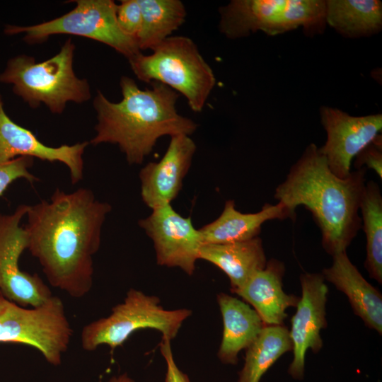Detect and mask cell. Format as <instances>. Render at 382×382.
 <instances>
[{
	"label": "cell",
	"instance_id": "28",
	"mask_svg": "<svg viewBox=\"0 0 382 382\" xmlns=\"http://www.w3.org/2000/svg\"><path fill=\"white\" fill-rule=\"evenodd\" d=\"M170 340L163 337L159 344L160 352L166 364L164 382H191L188 376L178 366L172 352Z\"/></svg>",
	"mask_w": 382,
	"mask_h": 382
},
{
	"label": "cell",
	"instance_id": "10",
	"mask_svg": "<svg viewBox=\"0 0 382 382\" xmlns=\"http://www.w3.org/2000/svg\"><path fill=\"white\" fill-rule=\"evenodd\" d=\"M28 205H19L13 213L0 214V295L21 306H38L52 296L37 274L21 270L19 260L28 250V236L21 221Z\"/></svg>",
	"mask_w": 382,
	"mask_h": 382
},
{
	"label": "cell",
	"instance_id": "23",
	"mask_svg": "<svg viewBox=\"0 0 382 382\" xmlns=\"http://www.w3.org/2000/svg\"><path fill=\"white\" fill-rule=\"evenodd\" d=\"M292 350L288 329L282 325H265L246 349L245 362L237 382H260L263 375L284 353Z\"/></svg>",
	"mask_w": 382,
	"mask_h": 382
},
{
	"label": "cell",
	"instance_id": "11",
	"mask_svg": "<svg viewBox=\"0 0 382 382\" xmlns=\"http://www.w3.org/2000/svg\"><path fill=\"white\" fill-rule=\"evenodd\" d=\"M151 211L138 225L153 241L156 263L192 275L203 244L199 229L191 217L180 215L171 204Z\"/></svg>",
	"mask_w": 382,
	"mask_h": 382
},
{
	"label": "cell",
	"instance_id": "6",
	"mask_svg": "<svg viewBox=\"0 0 382 382\" xmlns=\"http://www.w3.org/2000/svg\"><path fill=\"white\" fill-rule=\"evenodd\" d=\"M219 11V31L230 39L257 31L273 36L299 27L314 35L326 25L324 0H232Z\"/></svg>",
	"mask_w": 382,
	"mask_h": 382
},
{
	"label": "cell",
	"instance_id": "9",
	"mask_svg": "<svg viewBox=\"0 0 382 382\" xmlns=\"http://www.w3.org/2000/svg\"><path fill=\"white\" fill-rule=\"evenodd\" d=\"M73 331L60 298L52 296L31 308L0 295V342H13L37 349L52 365L62 362Z\"/></svg>",
	"mask_w": 382,
	"mask_h": 382
},
{
	"label": "cell",
	"instance_id": "22",
	"mask_svg": "<svg viewBox=\"0 0 382 382\" xmlns=\"http://www.w3.org/2000/svg\"><path fill=\"white\" fill-rule=\"evenodd\" d=\"M141 26L137 35L140 50H152L185 21L187 12L180 0H138Z\"/></svg>",
	"mask_w": 382,
	"mask_h": 382
},
{
	"label": "cell",
	"instance_id": "1",
	"mask_svg": "<svg viewBox=\"0 0 382 382\" xmlns=\"http://www.w3.org/2000/svg\"><path fill=\"white\" fill-rule=\"evenodd\" d=\"M111 210L109 203L83 187L70 193L57 189L49 201L28 205L24 226L28 250L50 285L74 298L89 293L93 255L100 249L102 227Z\"/></svg>",
	"mask_w": 382,
	"mask_h": 382
},
{
	"label": "cell",
	"instance_id": "18",
	"mask_svg": "<svg viewBox=\"0 0 382 382\" xmlns=\"http://www.w3.org/2000/svg\"><path fill=\"white\" fill-rule=\"evenodd\" d=\"M291 219L280 202L265 204L255 213H242L232 199L226 201L218 218L199 228L203 244H223L244 241L257 237L262 224L273 219Z\"/></svg>",
	"mask_w": 382,
	"mask_h": 382
},
{
	"label": "cell",
	"instance_id": "27",
	"mask_svg": "<svg viewBox=\"0 0 382 382\" xmlns=\"http://www.w3.org/2000/svg\"><path fill=\"white\" fill-rule=\"evenodd\" d=\"M354 166L356 170L362 168L375 171L380 179H382V137L378 134L354 158Z\"/></svg>",
	"mask_w": 382,
	"mask_h": 382
},
{
	"label": "cell",
	"instance_id": "19",
	"mask_svg": "<svg viewBox=\"0 0 382 382\" xmlns=\"http://www.w3.org/2000/svg\"><path fill=\"white\" fill-rule=\"evenodd\" d=\"M217 302L224 325L217 356L223 364L235 365L238 353L256 340L265 325L257 312L241 300L220 293Z\"/></svg>",
	"mask_w": 382,
	"mask_h": 382
},
{
	"label": "cell",
	"instance_id": "14",
	"mask_svg": "<svg viewBox=\"0 0 382 382\" xmlns=\"http://www.w3.org/2000/svg\"><path fill=\"white\" fill-rule=\"evenodd\" d=\"M196 149L190 136H172L163 157L140 170L141 197L149 208L169 204L178 197Z\"/></svg>",
	"mask_w": 382,
	"mask_h": 382
},
{
	"label": "cell",
	"instance_id": "12",
	"mask_svg": "<svg viewBox=\"0 0 382 382\" xmlns=\"http://www.w3.org/2000/svg\"><path fill=\"white\" fill-rule=\"evenodd\" d=\"M320 114L327 139L319 150L331 172L345 178L351 173L356 156L381 132L382 115L352 116L328 106H322Z\"/></svg>",
	"mask_w": 382,
	"mask_h": 382
},
{
	"label": "cell",
	"instance_id": "21",
	"mask_svg": "<svg viewBox=\"0 0 382 382\" xmlns=\"http://www.w3.org/2000/svg\"><path fill=\"white\" fill-rule=\"evenodd\" d=\"M325 22L346 37H367L382 27V3L378 0L325 1Z\"/></svg>",
	"mask_w": 382,
	"mask_h": 382
},
{
	"label": "cell",
	"instance_id": "3",
	"mask_svg": "<svg viewBox=\"0 0 382 382\" xmlns=\"http://www.w3.org/2000/svg\"><path fill=\"white\" fill-rule=\"evenodd\" d=\"M122 98L110 101L100 91L93 100L97 113L96 135L90 144H116L130 165L142 163L163 136H190L197 129L192 120L178 112V93L165 84L151 82L141 89L130 77L122 76Z\"/></svg>",
	"mask_w": 382,
	"mask_h": 382
},
{
	"label": "cell",
	"instance_id": "15",
	"mask_svg": "<svg viewBox=\"0 0 382 382\" xmlns=\"http://www.w3.org/2000/svg\"><path fill=\"white\" fill-rule=\"evenodd\" d=\"M88 144L83 141L56 147L43 144L30 130L10 118L0 94V163L23 156L59 162L68 168L71 184L74 185L83 178V154Z\"/></svg>",
	"mask_w": 382,
	"mask_h": 382
},
{
	"label": "cell",
	"instance_id": "20",
	"mask_svg": "<svg viewBox=\"0 0 382 382\" xmlns=\"http://www.w3.org/2000/svg\"><path fill=\"white\" fill-rule=\"evenodd\" d=\"M199 259L214 265L228 277L232 292L240 289L267 263L262 239L230 243L202 244Z\"/></svg>",
	"mask_w": 382,
	"mask_h": 382
},
{
	"label": "cell",
	"instance_id": "4",
	"mask_svg": "<svg viewBox=\"0 0 382 382\" xmlns=\"http://www.w3.org/2000/svg\"><path fill=\"white\" fill-rule=\"evenodd\" d=\"M74 50L68 38L57 54L43 62H35L25 54L12 57L0 73V83L11 84L13 92L30 107L42 103L52 113L61 114L68 102L82 103L91 98L88 81L74 71Z\"/></svg>",
	"mask_w": 382,
	"mask_h": 382
},
{
	"label": "cell",
	"instance_id": "2",
	"mask_svg": "<svg viewBox=\"0 0 382 382\" xmlns=\"http://www.w3.org/2000/svg\"><path fill=\"white\" fill-rule=\"evenodd\" d=\"M366 170L362 168L345 178H338L319 148L311 143L276 187L274 197L293 220L299 206L310 211L320 228L323 249L333 256L346 251L362 227L359 206Z\"/></svg>",
	"mask_w": 382,
	"mask_h": 382
},
{
	"label": "cell",
	"instance_id": "16",
	"mask_svg": "<svg viewBox=\"0 0 382 382\" xmlns=\"http://www.w3.org/2000/svg\"><path fill=\"white\" fill-rule=\"evenodd\" d=\"M284 272L282 262L270 259L262 270L233 292L254 308L265 325H283L287 317L286 310L296 306L299 302L296 296L287 294L283 290Z\"/></svg>",
	"mask_w": 382,
	"mask_h": 382
},
{
	"label": "cell",
	"instance_id": "26",
	"mask_svg": "<svg viewBox=\"0 0 382 382\" xmlns=\"http://www.w3.org/2000/svg\"><path fill=\"white\" fill-rule=\"evenodd\" d=\"M117 21L127 35L137 37L141 26V11L138 0H123L117 6Z\"/></svg>",
	"mask_w": 382,
	"mask_h": 382
},
{
	"label": "cell",
	"instance_id": "13",
	"mask_svg": "<svg viewBox=\"0 0 382 382\" xmlns=\"http://www.w3.org/2000/svg\"><path fill=\"white\" fill-rule=\"evenodd\" d=\"M301 297L291 320L289 331L292 343L293 360L288 372L294 379L304 376L305 358L308 349L318 352L323 347L320 330L327 325L325 304L328 288L320 273H303L300 276Z\"/></svg>",
	"mask_w": 382,
	"mask_h": 382
},
{
	"label": "cell",
	"instance_id": "7",
	"mask_svg": "<svg viewBox=\"0 0 382 382\" xmlns=\"http://www.w3.org/2000/svg\"><path fill=\"white\" fill-rule=\"evenodd\" d=\"M191 315L192 311L187 308L165 309L157 296L130 289L124 301L115 306L109 316L83 328L81 346L86 351H94L105 345L113 351L141 329L158 330L171 341Z\"/></svg>",
	"mask_w": 382,
	"mask_h": 382
},
{
	"label": "cell",
	"instance_id": "5",
	"mask_svg": "<svg viewBox=\"0 0 382 382\" xmlns=\"http://www.w3.org/2000/svg\"><path fill=\"white\" fill-rule=\"evenodd\" d=\"M151 50V54L140 52L128 59L137 79L166 85L183 95L193 112H202L216 77L195 42L186 36H170Z\"/></svg>",
	"mask_w": 382,
	"mask_h": 382
},
{
	"label": "cell",
	"instance_id": "24",
	"mask_svg": "<svg viewBox=\"0 0 382 382\" xmlns=\"http://www.w3.org/2000/svg\"><path fill=\"white\" fill-rule=\"evenodd\" d=\"M366 239L365 268L371 278L382 283V195L373 180L365 184L359 206Z\"/></svg>",
	"mask_w": 382,
	"mask_h": 382
},
{
	"label": "cell",
	"instance_id": "17",
	"mask_svg": "<svg viewBox=\"0 0 382 382\" xmlns=\"http://www.w3.org/2000/svg\"><path fill=\"white\" fill-rule=\"evenodd\" d=\"M348 298L354 313L365 325L382 333V296L349 260L346 251L332 256V264L322 273Z\"/></svg>",
	"mask_w": 382,
	"mask_h": 382
},
{
	"label": "cell",
	"instance_id": "25",
	"mask_svg": "<svg viewBox=\"0 0 382 382\" xmlns=\"http://www.w3.org/2000/svg\"><path fill=\"white\" fill-rule=\"evenodd\" d=\"M33 162V158L23 156L0 163V196L13 182L18 179H24L31 184L39 180L29 170Z\"/></svg>",
	"mask_w": 382,
	"mask_h": 382
},
{
	"label": "cell",
	"instance_id": "29",
	"mask_svg": "<svg viewBox=\"0 0 382 382\" xmlns=\"http://www.w3.org/2000/svg\"><path fill=\"white\" fill-rule=\"evenodd\" d=\"M108 382H135L127 374L125 373L118 376H114Z\"/></svg>",
	"mask_w": 382,
	"mask_h": 382
},
{
	"label": "cell",
	"instance_id": "8",
	"mask_svg": "<svg viewBox=\"0 0 382 382\" xmlns=\"http://www.w3.org/2000/svg\"><path fill=\"white\" fill-rule=\"evenodd\" d=\"M69 12L33 25H6L8 35L24 34L28 43H37L52 35L66 34L90 38L113 48L127 59L141 52L137 39L125 34L117 21L112 0H77Z\"/></svg>",
	"mask_w": 382,
	"mask_h": 382
}]
</instances>
